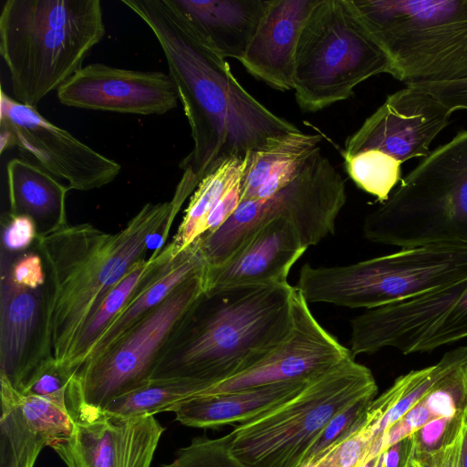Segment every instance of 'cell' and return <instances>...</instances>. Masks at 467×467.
Segmentation results:
<instances>
[{
    "label": "cell",
    "mask_w": 467,
    "mask_h": 467,
    "mask_svg": "<svg viewBox=\"0 0 467 467\" xmlns=\"http://www.w3.org/2000/svg\"><path fill=\"white\" fill-rule=\"evenodd\" d=\"M158 40L188 119L193 147L176 191L188 198L230 158L245 159L269 139L299 130L250 94L225 58L193 31L171 0H121Z\"/></svg>",
    "instance_id": "6da1fadb"
},
{
    "label": "cell",
    "mask_w": 467,
    "mask_h": 467,
    "mask_svg": "<svg viewBox=\"0 0 467 467\" xmlns=\"http://www.w3.org/2000/svg\"><path fill=\"white\" fill-rule=\"evenodd\" d=\"M180 210L172 200L148 202L116 233L84 223L36 237L34 244L47 273L41 346L44 362L54 360L67 369L88 318L109 290L143 258L151 237L162 231L166 242Z\"/></svg>",
    "instance_id": "7a4b0ae2"
},
{
    "label": "cell",
    "mask_w": 467,
    "mask_h": 467,
    "mask_svg": "<svg viewBox=\"0 0 467 467\" xmlns=\"http://www.w3.org/2000/svg\"><path fill=\"white\" fill-rule=\"evenodd\" d=\"M295 288L204 290L162 349L150 379H186L204 390L253 367L291 333Z\"/></svg>",
    "instance_id": "3957f363"
},
{
    "label": "cell",
    "mask_w": 467,
    "mask_h": 467,
    "mask_svg": "<svg viewBox=\"0 0 467 467\" xmlns=\"http://www.w3.org/2000/svg\"><path fill=\"white\" fill-rule=\"evenodd\" d=\"M105 33L99 0H6L0 54L14 99L36 107L82 67Z\"/></svg>",
    "instance_id": "277c9868"
},
{
    "label": "cell",
    "mask_w": 467,
    "mask_h": 467,
    "mask_svg": "<svg viewBox=\"0 0 467 467\" xmlns=\"http://www.w3.org/2000/svg\"><path fill=\"white\" fill-rule=\"evenodd\" d=\"M364 237L400 248L467 244V130L409 171L363 221Z\"/></svg>",
    "instance_id": "5b68a950"
},
{
    "label": "cell",
    "mask_w": 467,
    "mask_h": 467,
    "mask_svg": "<svg viewBox=\"0 0 467 467\" xmlns=\"http://www.w3.org/2000/svg\"><path fill=\"white\" fill-rule=\"evenodd\" d=\"M407 85L467 78V0H348Z\"/></svg>",
    "instance_id": "8992f818"
},
{
    "label": "cell",
    "mask_w": 467,
    "mask_h": 467,
    "mask_svg": "<svg viewBox=\"0 0 467 467\" xmlns=\"http://www.w3.org/2000/svg\"><path fill=\"white\" fill-rule=\"evenodd\" d=\"M377 393L370 369L351 357L312 379L288 400L237 424L228 433L230 449L250 467H302L338 412Z\"/></svg>",
    "instance_id": "52a82bcc"
},
{
    "label": "cell",
    "mask_w": 467,
    "mask_h": 467,
    "mask_svg": "<svg viewBox=\"0 0 467 467\" xmlns=\"http://www.w3.org/2000/svg\"><path fill=\"white\" fill-rule=\"evenodd\" d=\"M467 278V244L400 248L392 254L339 266L300 270L296 285L306 301L372 309Z\"/></svg>",
    "instance_id": "ba28073f"
},
{
    "label": "cell",
    "mask_w": 467,
    "mask_h": 467,
    "mask_svg": "<svg viewBox=\"0 0 467 467\" xmlns=\"http://www.w3.org/2000/svg\"><path fill=\"white\" fill-rule=\"evenodd\" d=\"M392 75V63L348 0H317L296 47L293 89L304 112L348 99L373 76Z\"/></svg>",
    "instance_id": "9c48e42d"
},
{
    "label": "cell",
    "mask_w": 467,
    "mask_h": 467,
    "mask_svg": "<svg viewBox=\"0 0 467 467\" xmlns=\"http://www.w3.org/2000/svg\"><path fill=\"white\" fill-rule=\"evenodd\" d=\"M346 202L345 180L319 147L286 187L268 198L242 202L221 227L202 235V253L209 267L217 266L275 218L288 220L306 248L317 245L335 234Z\"/></svg>",
    "instance_id": "30bf717a"
},
{
    "label": "cell",
    "mask_w": 467,
    "mask_h": 467,
    "mask_svg": "<svg viewBox=\"0 0 467 467\" xmlns=\"http://www.w3.org/2000/svg\"><path fill=\"white\" fill-rule=\"evenodd\" d=\"M204 272L181 283L109 348L81 366L68 386L72 414L103 410L150 380L162 349L204 292Z\"/></svg>",
    "instance_id": "8fae6325"
},
{
    "label": "cell",
    "mask_w": 467,
    "mask_h": 467,
    "mask_svg": "<svg viewBox=\"0 0 467 467\" xmlns=\"http://www.w3.org/2000/svg\"><path fill=\"white\" fill-rule=\"evenodd\" d=\"M467 338V278L351 320L354 357L392 348L404 355L431 352Z\"/></svg>",
    "instance_id": "7c38bea8"
},
{
    "label": "cell",
    "mask_w": 467,
    "mask_h": 467,
    "mask_svg": "<svg viewBox=\"0 0 467 467\" xmlns=\"http://www.w3.org/2000/svg\"><path fill=\"white\" fill-rule=\"evenodd\" d=\"M1 153L16 147L23 158L38 165L70 190L90 191L113 182L121 166L1 90Z\"/></svg>",
    "instance_id": "4fadbf2b"
},
{
    "label": "cell",
    "mask_w": 467,
    "mask_h": 467,
    "mask_svg": "<svg viewBox=\"0 0 467 467\" xmlns=\"http://www.w3.org/2000/svg\"><path fill=\"white\" fill-rule=\"evenodd\" d=\"M293 320L288 337L260 361L240 374L207 388L195 397L223 395L281 382L311 379L354 357L349 348L318 323L296 287L293 295Z\"/></svg>",
    "instance_id": "5bb4252c"
},
{
    "label": "cell",
    "mask_w": 467,
    "mask_h": 467,
    "mask_svg": "<svg viewBox=\"0 0 467 467\" xmlns=\"http://www.w3.org/2000/svg\"><path fill=\"white\" fill-rule=\"evenodd\" d=\"M74 426L50 447L67 467H150L165 428L154 415L100 410L73 413Z\"/></svg>",
    "instance_id": "9a60e30c"
},
{
    "label": "cell",
    "mask_w": 467,
    "mask_h": 467,
    "mask_svg": "<svg viewBox=\"0 0 467 467\" xmlns=\"http://www.w3.org/2000/svg\"><path fill=\"white\" fill-rule=\"evenodd\" d=\"M452 113L431 93L413 86L389 95L348 138L342 154L378 150L402 163L425 158Z\"/></svg>",
    "instance_id": "2e32d148"
},
{
    "label": "cell",
    "mask_w": 467,
    "mask_h": 467,
    "mask_svg": "<svg viewBox=\"0 0 467 467\" xmlns=\"http://www.w3.org/2000/svg\"><path fill=\"white\" fill-rule=\"evenodd\" d=\"M57 91L67 107L145 116L165 114L180 99L169 74L102 63L80 67Z\"/></svg>",
    "instance_id": "e0dca14e"
},
{
    "label": "cell",
    "mask_w": 467,
    "mask_h": 467,
    "mask_svg": "<svg viewBox=\"0 0 467 467\" xmlns=\"http://www.w3.org/2000/svg\"><path fill=\"white\" fill-rule=\"evenodd\" d=\"M307 248L296 227L275 218L254 233L225 262L204 272L205 290L288 285L292 266Z\"/></svg>",
    "instance_id": "ac0fdd59"
},
{
    "label": "cell",
    "mask_w": 467,
    "mask_h": 467,
    "mask_svg": "<svg viewBox=\"0 0 467 467\" xmlns=\"http://www.w3.org/2000/svg\"><path fill=\"white\" fill-rule=\"evenodd\" d=\"M44 288L33 290L15 284L1 261L0 378L19 392L42 358Z\"/></svg>",
    "instance_id": "d6986e66"
},
{
    "label": "cell",
    "mask_w": 467,
    "mask_h": 467,
    "mask_svg": "<svg viewBox=\"0 0 467 467\" xmlns=\"http://www.w3.org/2000/svg\"><path fill=\"white\" fill-rule=\"evenodd\" d=\"M317 0H268L266 9L240 61L271 88L293 89L298 40Z\"/></svg>",
    "instance_id": "ffe728a7"
},
{
    "label": "cell",
    "mask_w": 467,
    "mask_h": 467,
    "mask_svg": "<svg viewBox=\"0 0 467 467\" xmlns=\"http://www.w3.org/2000/svg\"><path fill=\"white\" fill-rule=\"evenodd\" d=\"M171 1L211 49L239 61L268 4V0Z\"/></svg>",
    "instance_id": "44dd1931"
},
{
    "label": "cell",
    "mask_w": 467,
    "mask_h": 467,
    "mask_svg": "<svg viewBox=\"0 0 467 467\" xmlns=\"http://www.w3.org/2000/svg\"><path fill=\"white\" fill-rule=\"evenodd\" d=\"M311 379L281 382L238 392L195 397L171 406L181 424L218 428L249 420L298 394Z\"/></svg>",
    "instance_id": "7402d4cb"
},
{
    "label": "cell",
    "mask_w": 467,
    "mask_h": 467,
    "mask_svg": "<svg viewBox=\"0 0 467 467\" xmlns=\"http://www.w3.org/2000/svg\"><path fill=\"white\" fill-rule=\"evenodd\" d=\"M321 137L296 130L269 139L246 156L242 202L272 196L292 182L319 148Z\"/></svg>",
    "instance_id": "603a6c76"
},
{
    "label": "cell",
    "mask_w": 467,
    "mask_h": 467,
    "mask_svg": "<svg viewBox=\"0 0 467 467\" xmlns=\"http://www.w3.org/2000/svg\"><path fill=\"white\" fill-rule=\"evenodd\" d=\"M206 267L197 239L174 258L155 268L97 340L83 364L105 352L175 287Z\"/></svg>",
    "instance_id": "cb8c5ba5"
},
{
    "label": "cell",
    "mask_w": 467,
    "mask_h": 467,
    "mask_svg": "<svg viewBox=\"0 0 467 467\" xmlns=\"http://www.w3.org/2000/svg\"><path fill=\"white\" fill-rule=\"evenodd\" d=\"M6 174L8 213L32 218L38 235L68 224L66 199L70 189L66 184L24 158L11 159L6 164Z\"/></svg>",
    "instance_id": "d4e9b609"
},
{
    "label": "cell",
    "mask_w": 467,
    "mask_h": 467,
    "mask_svg": "<svg viewBox=\"0 0 467 467\" xmlns=\"http://www.w3.org/2000/svg\"><path fill=\"white\" fill-rule=\"evenodd\" d=\"M170 244L156 248L149 258L137 261L124 277L105 296L85 324L73 348L67 369L77 373L90 349L137 291L142 282L159 265L174 258Z\"/></svg>",
    "instance_id": "484cf974"
},
{
    "label": "cell",
    "mask_w": 467,
    "mask_h": 467,
    "mask_svg": "<svg viewBox=\"0 0 467 467\" xmlns=\"http://www.w3.org/2000/svg\"><path fill=\"white\" fill-rule=\"evenodd\" d=\"M246 158H230L207 174L191 195L183 218L170 243L175 254L203 234L205 220L223 194L244 174Z\"/></svg>",
    "instance_id": "4316f807"
},
{
    "label": "cell",
    "mask_w": 467,
    "mask_h": 467,
    "mask_svg": "<svg viewBox=\"0 0 467 467\" xmlns=\"http://www.w3.org/2000/svg\"><path fill=\"white\" fill-rule=\"evenodd\" d=\"M202 389L200 383L186 379H150L116 398L103 410L124 417L154 415L195 397Z\"/></svg>",
    "instance_id": "83f0119b"
},
{
    "label": "cell",
    "mask_w": 467,
    "mask_h": 467,
    "mask_svg": "<svg viewBox=\"0 0 467 467\" xmlns=\"http://www.w3.org/2000/svg\"><path fill=\"white\" fill-rule=\"evenodd\" d=\"M342 155L352 181L380 203L389 197L402 179V162L383 151L369 150Z\"/></svg>",
    "instance_id": "f1b7e54d"
},
{
    "label": "cell",
    "mask_w": 467,
    "mask_h": 467,
    "mask_svg": "<svg viewBox=\"0 0 467 467\" xmlns=\"http://www.w3.org/2000/svg\"><path fill=\"white\" fill-rule=\"evenodd\" d=\"M159 467H250L230 449L228 434L219 438L195 437L179 449L172 462Z\"/></svg>",
    "instance_id": "f546056e"
},
{
    "label": "cell",
    "mask_w": 467,
    "mask_h": 467,
    "mask_svg": "<svg viewBox=\"0 0 467 467\" xmlns=\"http://www.w3.org/2000/svg\"><path fill=\"white\" fill-rule=\"evenodd\" d=\"M420 401L431 420L462 415L467 409V362L441 379Z\"/></svg>",
    "instance_id": "4dcf8cb0"
},
{
    "label": "cell",
    "mask_w": 467,
    "mask_h": 467,
    "mask_svg": "<svg viewBox=\"0 0 467 467\" xmlns=\"http://www.w3.org/2000/svg\"><path fill=\"white\" fill-rule=\"evenodd\" d=\"M376 426L367 418L356 431L324 452L315 462L317 467H359L366 462L374 440Z\"/></svg>",
    "instance_id": "1f68e13d"
},
{
    "label": "cell",
    "mask_w": 467,
    "mask_h": 467,
    "mask_svg": "<svg viewBox=\"0 0 467 467\" xmlns=\"http://www.w3.org/2000/svg\"><path fill=\"white\" fill-rule=\"evenodd\" d=\"M45 444L24 428L0 426V467H34Z\"/></svg>",
    "instance_id": "d6a6232c"
},
{
    "label": "cell",
    "mask_w": 467,
    "mask_h": 467,
    "mask_svg": "<svg viewBox=\"0 0 467 467\" xmlns=\"http://www.w3.org/2000/svg\"><path fill=\"white\" fill-rule=\"evenodd\" d=\"M374 399L361 400L338 412L321 432L308 452L304 464L315 462L328 449L356 431L361 425L364 414Z\"/></svg>",
    "instance_id": "836d02e7"
},
{
    "label": "cell",
    "mask_w": 467,
    "mask_h": 467,
    "mask_svg": "<svg viewBox=\"0 0 467 467\" xmlns=\"http://www.w3.org/2000/svg\"><path fill=\"white\" fill-rule=\"evenodd\" d=\"M462 415L433 419L414 432L411 435L414 458L419 459L449 446L459 435Z\"/></svg>",
    "instance_id": "e575fe53"
},
{
    "label": "cell",
    "mask_w": 467,
    "mask_h": 467,
    "mask_svg": "<svg viewBox=\"0 0 467 467\" xmlns=\"http://www.w3.org/2000/svg\"><path fill=\"white\" fill-rule=\"evenodd\" d=\"M1 261L6 265L12 281L17 285L33 290L45 287L47 273L43 258L37 251L26 252L14 260L3 251Z\"/></svg>",
    "instance_id": "d590c367"
},
{
    "label": "cell",
    "mask_w": 467,
    "mask_h": 467,
    "mask_svg": "<svg viewBox=\"0 0 467 467\" xmlns=\"http://www.w3.org/2000/svg\"><path fill=\"white\" fill-rule=\"evenodd\" d=\"M74 375L57 366L53 360H49L34 372L20 392L24 395H51L68 387Z\"/></svg>",
    "instance_id": "8d00e7d4"
},
{
    "label": "cell",
    "mask_w": 467,
    "mask_h": 467,
    "mask_svg": "<svg viewBox=\"0 0 467 467\" xmlns=\"http://www.w3.org/2000/svg\"><path fill=\"white\" fill-rule=\"evenodd\" d=\"M3 250L21 252L35 244L38 235L35 222L27 215L6 213L2 218Z\"/></svg>",
    "instance_id": "74e56055"
},
{
    "label": "cell",
    "mask_w": 467,
    "mask_h": 467,
    "mask_svg": "<svg viewBox=\"0 0 467 467\" xmlns=\"http://www.w3.org/2000/svg\"><path fill=\"white\" fill-rule=\"evenodd\" d=\"M419 88L437 98L453 114L467 110V78L441 82L407 85Z\"/></svg>",
    "instance_id": "f35d334b"
},
{
    "label": "cell",
    "mask_w": 467,
    "mask_h": 467,
    "mask_svg": "<svg viewBox=\"0 0 467 467\" xmlns=\"http://www.w3.org/2000/svg\"><path fill=\"white\" fill-rule=\"evenodd\" d=\"M242 178L234 182L213 206L203 224V234L221 227L238 208L242 202Z\"/></svg>",
    "instance_id": "ab89813d"
},
{
    "label": "cell",
    "mask_w": 467,
    "mask_h": 467,
    "mask_svg": "<svg viewBox=\"0 0 467 467\" xmlns=\"http://www.w3.org/2000/svg\"><path fill=\"white\" fill-rule=\"evenodd\" d=\"M413 456L414 443L412 437L409 436L383 451V467H407Z\"/></svg>",
    "instance_id": "60d3db41"
},
{
    "label": "cell",
    "mask_w": 467,
    "mask_h": 467,
    "mask_svg": "<svg viewBox=\"0 0 467 467\" xmlns=\"http://www.w3.org/2000/svg\"><path fill=\"white\" fill-rule=\"evenodd\" d=\"M461 430V429H460ZM447 467H462L461 462V434L446 447Z\"/></svg>",
    "instance_id": "b9f144b4"
},
{
    "label": "cell",
    "mask_w": 467,
    "mask_h": 467,
    "mask_svg": "<svg viewBox=\"0 0 467 467\" xmlns=\"http://www.w3.org/2000/svg\"><path fill=\"white\" fill-rule=\"evenodd\" d=\"M415 460L420 462L421 467H447L446 448Z\"/></svg>",
    "instance_id": "7bdbcfd3"
},
{
    "label": "cell",
    "mask_w": 467,
    "mask_h": 467,
    "mask_svg": "<svg viewBox=\"0 0 467 467\" xmlns=\"http://www.w3.org/2000/svg\"><path fill=\"white\" fill-rule=\"evenodd\" d=\"M461 462L462 467H467V409L464 410L461 424Z\"/></svg>",
    "instance_id": "ee69618b"
},
{
    "label": "cell",
    "mask_w": 467,
    "mask_h": 467,
    "mask_svg": "<svg viewBox=\"0 0 467 467\" xmlns=\"http://www.w3.org/2000/svg\"><path fill=\"white\" fill-rule=\"evenodd\" d=\"M407 467H416L415 461H414V456H413V458L411 459L410 462L408 464Z\"/></svg>",
    "instance_id": "f6af8a7d"
},
{
    "label": "cell",
    "mask_w": 467,
    "mask_h": 467,
    "mask_svg": "<svg viewBox=\"0 0 467 467\" xmlns=\"http://www.w3.org/2000/svg\"><path fill=\"white\" fill-rule=\"evenodd\" d=\"M302 467H317L314 463H306Z\"/></svg>",
    "instance_id": "bcb514c9"
},
{
    "label": "cell",
    "mask_w": 467,
    "mask_h": 467,
    "mask_svg": "<svg viewBox=\"0 0 467 467\" xmlns=\"http://www.w3.org/2000/svg\"><path fill=\"white\" fill-rule=\"evenodd\" d=\"M414 461H415L416 467H421L420 462L417 460L414 459Z\"/></svg>",
    "instance_id": "7dc6e473"
}]
</instances>
